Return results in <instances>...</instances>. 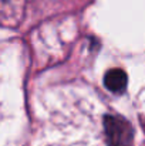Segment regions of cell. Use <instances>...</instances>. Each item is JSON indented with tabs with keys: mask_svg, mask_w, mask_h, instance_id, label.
<instances>
[{
	"mask_svg": "<svg viewBox=\"0 0 145 146\" xmlns=\"http://www.w3.org/2000/svg\"><path fill=\"white\" fill-rule=\"evenodd\" d=\"M31 126L27 146H134L127 119L81 80L40 90Z\"/></svg>",
	"mask_w": 145,
	"mask_h": 146,
	"instance_id": "obj_1",
	"label": "cell"
},
{
	"mask_svg": "<svg viewBox=\"0 0 145 146\" xmlns=\"http://www.w3.org/2000/svg\"><path fill=\"white\" fill-rule=\"evenodd\" d=\"M27 52L21 41L0 44V146H24L31 126L27 97Z\"/></svg>",
	"mask_w": 145,
	"mask_h": 146,
	"instance_id": "obj_2",
	"label": "cell"
},
{
	"mask_svg": "<svg viewBox=\"0 0 145 146\" xmlns=\"http://www.w3.org/2000/svg\"><path fill=\"white\" fill-rule=\"evenodd\" d=\"M105 87L114 92H118L121 91L124 87H125V82H127V77L125 74L121 71V70H111L107 72L105 75Z\"/></svg>",
	"mask_w": 145,
	"mask_h": 146,
	"instance_id": "obj_3",
	"label": "cell"
},
{
	"mask_svg": "<svg viewBox=\"0 0 145 146\" xmlns=\"http://www.w3.org/2000/svg\"><path fill=\"white\" fill-rule=\"evenodd\" d=\"M140 118H141V122L145 126V87L141 91V95H140Z\"/></svg>",
	"mask_w": 145,
	"mask_h": 146,
	"instance_id": "obj_4",
	"label": "cell"
}]
</instances>
